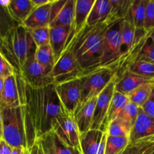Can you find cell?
Returning <instances> with one entry per match:
<instances>
[{"mask_svg":"<svg viewBox=\"0 0 154 154\" xmlns=\"http://www.w3.org/2000/svg\"><path fill=\"white\" fill-rule=\"evenodd\" d=\"M26 106L38 139L52 131L56 118L66 114L54 84L44 87L26 84Z\"/></svg>","mask_w":154,"mask_h":154,"instance_id":"obj_1","label":"cell"},{"mask_svg":"<svg viewBox=\"0 0 154 154\" xmlns=\"http://www.w3.org/2000/svg\"><path fill=\"white\" fill-rule=\"evenodd\" d=\"M111 24L104 22L87 25L74 36L66 48V50H69L75 56L85 75L101 68L104 37Z\"/></svg>","mask_w":154,"mask_h":154,"instance_id":"obj_2","label":"cell"},{"mask_svg":"<svg viewBox=\"0 0 154 154\" xmlns=\"http://www.w3.org/2000/svg\"><path fill=\"white\" fill-rule=\"evenodd\" d=\"M0 106L2 116V138L13 148L31 149L38 140V137L26 105L11 108L0 103Z\"/></svg>","mask_w":154,"mask_h":154,"instance_id":"obj_3","label":"cell"},{"mask_svg":"<svg viewBox=\"0 0 154 154\" xmlns=\"http://www.w3.org/2000/svg\"><path fill=\"white\" fill-rule=\"evenodd\" d=\"M32 41L29 31L23 25L14 29L3 40L2 54L19 72L25 63Z\"/></svg>","mask_w":154,"mask_h":154,"instance_id":"obj_4","label":"cell"},{"mask_svg":"<svg viewBox=\"0 0 154 154\" xmlns=\"http://www.w3.org/2000/svg\"><path fill=\"white\" fill-rule=\"evenodd\" d=\"M121 20L113 23L108 27L102 44L101 67L118 71L123 63L122 51Z\"/></svg>","mask_w":154,"mask_h":154,"instance_id":"obj_5","label":"cell"},{"mask_svg":"<svg viewBox=\"0 0 154 154\" xmlns=\"http://www.w3.org/2000/svg\"><path fill=\"white\" fill-rule=\"evenodd\" d=\"M117 71L101 67L81 78V96L80 105L97 97L108 84L117 76Z\"/></svg>","mask_w":154,"mask_h":154,"instance_id":"obj_6","label":"cell"},{"mask_svg":"<svg viewBox=\"0 0 154 154\" xmlns=\"http://www.w3.org/2000/svg\"><path fill=\"white\" fill-rule=\"evenodd\" d=\"M36 49L37 46L32 41L25 63L20 70L23 78L28 85L32 87H44L54 84L51 74L36 60Z\"/></svg>","mask_w":154,"mask_h":154,"instance_id":"obj_7","label":"cell"},{"mask_svg":"<svg viewBox=\"0 0 154 154\" xmlns=\"http://www.w3.org/2000/svg\"><path fill=\"white\" fill-rule=\"evenodd\" d=\"M84 75L85 73L69 50H66L63 52L60 58L56 62L51 72L54 85L80 79Z\"/></svg>","mask_w":154,"mask_h":154,"instance_id":"obj_8","label":"cell"},{"mask_svg":"<svg viewBox=\"0 0 154 154\" xmlns=\"http://www.w3.org/2000/svg\"><path fill=\"white\" fill-rule=\"evenodd\" d=\"M26 84L25 80L19 71L5 78L0 103L11 108L25 105Z\"/></svg>","mask_w":154,"mask_h":154,"instance_id":"obj_9","label":"cell"},{"mask_svg":"<svg viewBox=\"0 0 154 154\" xmlns=\"http://www.w3.org/2000/svg\"><path fill=\"white\" fill-rule=\"evenodd\" d=\"M52 131L68 147L81 151V134L72 116L64 114L56 118L53 123Z\"/></svg>","mask_w":154,"mask_h":154,"instance_id":"obj_10","label":"cell"},{"mask_svg":"<svg viewBox=\"0 0 154 154\" xmlns=\"http://www.w3.org/2000/svg\"><path fill=\"white\" fill-rule=\"evenodd\" d=\"M55 87L59 99L66 113L73 117L81 102V78L57 84L55 85Z\"/></svg>","mask_w":154,"mask_h":154,"instance_id":"obj_11","label":"cell"},{"mask_svg":"<svg viewBox=\"0 0 154 154\" xmlns=\"http://www.w3.org/2000/svg\"><path fill=\"white\" fill-rule=\"evenodd\" d=\"M117 77V75L104 89L103 91L97 96L91 129H97L106 132L105 122L111 101L115 92Z\"/></svg>","mask_w":154,"mask_h":154,"instance_id":"obj_12","label":"cell"},{"mask_svg":"<svg viewBox=\"0 0 154 154\" xmlns=\"http://www.w3.org/2000/svg\"><path fill=\"white\" fill-rule=\"evenodd\" d=\"M75 0H53L49 27L71 28L75 17Z\"/></svg>","mask_w":154,"mask_h":154,"instance_id":"obj_13","label":"cell"},{"mask_svg":"<svg viewBox=\"0 0 154 154\" xmlns=\"http://www.w3.org/2000/svg\"><path fill=\"white\" fill-rule=\"evenodd\" d=\"M95 1L96 0H75V17H74L73 23L71 27L67 46L72 42L74 36L81 32L87 26V18Z\"/></svg>","mask_w":154,"mask_h":154,"instance_id":"obj_14","label":"cell"},{"mask_svg":"<svg viewBox=\"0 0 154 154\" xmlns=\"http://www.w3.org/2000/svg\"><path fill=\"white\" fill-rule=\"evenodd\" d=\"M152 82H154L153 80L135 75L127 71H121L117 72L115 91L128 96L141 86Z\"/></svg>","mask_w":154,"mask_h":154,"instance_id":"obj_15","label":"cell"},{"mask_svg":"<svg viewBox=\"0 0 154 154\" xmlns=\"http://www.w3.org/2000/svg\"><path fill=\"white\" fill-rule=\"evenodd\" d=\"M96 100L97 97H93L85 103L79 105L74 114V120L81 135L91 129Z\"/></svg>","mask_w":154,"mask_h":154,"instance_id":"obj_16","label":"cell"},{"mask_svg":"<svg viewBox=\"0 0 154 154\" xmlns=\"http://www.w3.org/2000/svg\"><path fill=\"white\" fill-rule=\"evenodd\" d=\"M154 136V117L140 109L139 114L131 131L129 141L135 142L138 140Z\"/></svg>","mask_w":154,"mask_h":154,"instance_id":"obj_17","label":"cell"},{"mask_svg":"<svg viewBox=\"0 0 154 154\" xmlns=\"http://www.w3.org/2000/svg\"><path fill=\"white\" fill-rule=\"evenodd\" d=\"M71 28L55 26L50 28V45L54 52L56 62L60 58L66 50Z\"/></svg>","mask_w":154,"mask_h":154,"instance_id":"obj_18","label":"cell"},{"mask_svg":"<svg viewBox=\"0 0 154 154\" xmlns=\"http://www.w3.org/2000/svg\"><path fill=\"white\" fill-rule=\"evenodd\" d=\"M52 2L53 0L49 4L35 8L28 18L24 21L23 26L28 30L35 29L42 27H49Z\"/></svg>","mask_w":154,"mask_h":154,"instance_id":"obj_19","label":"cell"},{"mask_svg":"<svg viewBox=\"0 0 154 154\" xmlns=\"http://www.w3.org/2000/svg\"><path fill=\"white\" fill-rule=\"evenodd\" d=\"M131 61H144L154 64V43L147 36L135 47L123 66Z\"/></svg>","mask_w":154,"mask_h":154,"instance_id":"obj_20","label":"cell"},{"mask_svg":"<svg viewBox=\"0 0 154 154\" xmlns=\"http://www.w3.org/2000/svg\"><path fill=\"white\" fill-rule=\"evenodd\" d=\"M35 8L32 0H11L8 6L11 16L20 25H23Z\"/></svg>","mask_w":154,"mask_h":154,"instance_id":"obj_21","label":"cell"},{"mask_svg":"<svg viewBox=\"0 0 154 154\" xmlns=\"http://www.w3.org/2000/svg\"><path fill=\"white\" fill-rule=\"evenodd\" d=\"M105 132L90 129L80 136L81 154H98L99 145Z\"/></svg>","mask_w":154,"mask_h":154,"instance_id":"obj_22","label":"cell"},{"mask_svg":"<svg viewBox=\"0 0 154 154\" xmlns=\"http://www.w3.org/2000/svg\"><path fill=\"white\" fill-rule=\"evenodd\" d=\"M39 139L48 154H74L75 150L68 147L54 132H48Z\"/></svg>","mask_w":154,"mask_h":154,"instance_id":"obj_23","label":"cell"},{"mask_svg":"<svg viewBox=\"0 0 154 154\" xmlns=\"http://www.w3.org/2000/svg\"><path fill=\"white\" fill-rule=\"evenodd\" d=\"M148 0H132L124 20L130 23L136 29H144L146 8Z\"/></svg>","mask_w":154,"mask_h":154,"instance_id":"obj_24","label":"cell"},{"mask_svg":"<svg viewBox=\"0 0 154 154\" xmlns=\"http://www.w3.org/2000/svg\"><path fill=\"white\" fill-rule=\"evenodd\" d=\"M111 9V0H96L87 20V26L106 22Z\"/></svg>","mask_w":154,"mask_h":154,"instance_id":"obj_25","label":"cell"},{"mask_svg":"<svg viewBox=\"0 0 154 154\" xmlns=\"http://www.w3.org/2000/svg\"><path fill=\"white\" fill-rule=\"evenodd\" d=\"M121 41L122 51L123 54V65L126 59L129 57L135 47L136 46L135 28L126 20H122L121 22Z\"/></svg>","mask_w":154,"mask_h":154,"instance_id":"obj_26","label":"cell"},{"mask_svg":"<svg viewBox=\"0 0 154 154\" xmlns=\"http://www.w3.org/2000/svg\"><path fill=\"white\" fill-rule=\"evenodd\" d=\"M127 71L135 75L154 81V64L144 61H131L125 64L119 72Z\"/></svg>","mask_w":154,"mask_h":154,"instance_id":"obj_27","label":"cell"},{"mask_svg":"<svg viewBox=\"0 0 154 154\" xmlns=\"http://www.w3.org/2000/svg\"><path fill=\"white\" fill-rule=\"evenodd\" d=\"M132 2V0H111V9L106 23H113L124 20Z\"/></svg>","mask_w":154,"mask_h":154,"instance_id":"obj_28","label":"cell"},{"mask_svg":"<svg viewBox=\"0 0 154 154\" xmlns=\"http://www.w3.org/2000/svg\"><path fill=\"white\" fill-rule=\"evenodd\" d=\"M129 102V99L128 96L119 93L117 91L114 92L112 99L111 101L109 108H108V114H107L106 122H105L106 129L108 127V125L117 117V114H119V112Z\"/></svg>","mask_w":154,"mask_h":154,"instance_id":"obj_29","label":"cell"},{"mask_svg":"<svg viewBox=\"0 0 154 154\" xmlns=\"http://www.w3.org/2000/svg\"><path fill=\"white\" fill-rule=\"evenodd\" d=\"M35 59L38 63L42 65L45 70L51 75L53 68L56 63L54 52L51 45H46L37 47L35 52Z\"/></svg>","mask_w":154,"mask_h":154,"instance_id":"obj_30","label":"cell"},{"mask_svg":"<svg viewBox=\"0 0 154 154\" xmlns=\"http://www.w3.org/2000/svg\"><path fill=\"white\" fill-rule=\"evenodd\" d=\"M132 126L123 119L117 117L113 120L107 127L108 135L117 137H130Z\"/></svg>","mask_w":154,"mask_h":154,"instance_id":"obj_31","label":"cell"},{"mask_svg":"<svg viewBox=\"0 0 154 154\" xmlns=\"http://www.w3.org/2000/svg\"><path fill=\"white\" fill-rule=\"evenodd\" d=\"M19 25L11 16L7 6L0 4V38L2 42L5 38Z\"/></svg>","mask_w":154,"mask_h":154,"instance_id":"obj_32","label":"cell"},{"mask_svg":"<svg viewBox=\"0 0 154 154\" xmlns=\"http://www.w3.org/2000/svg\"><path fill=\"white\" fill-rule=\"evenodd\" d=\"M154 147V136L130 142L120 154H146Z\"/></svg>","mask_w":154,"mask_h":154,"instance_id":"obj_33","label":"cell"},{"mask_svg":"<svg viewBox=\"0 0 154 154\" xmlns=\"http://www.w3.org/2000/svg\"><path fill=\"white\" fill-rule=\"evenodd\" d=\"M130 143L129 138L108 135L105 154H120Z\"/></svg>","mask_w":154,"mask_h":154,"instance_id":"obj_34","label":"cell"},{"mask_svg":"<svg viewBox=\"0 0 154 154\" xmlns=\"http://www.w3.org/2000/svg\"><path fill=\"white\" fill-rule=\"evenodd\" d=\"M153 85L154 82L147 83L137 88L128 95L129 101L141 108L148 99Z\"/></svg>","mask_w":154,"mask_h":154,"instance_id":"obj_35","label":"cell"},{"mask_svg":"<svg viewBox=\"0 0 154 154\" xmlns=\"http://www.w3.org/2000/svg\"><path fill=\"white\" fill-rule=\"evenodd\" d=\"M140 109H141L140 107L129 101L119 112L117 117L123 119L133 126L134 123H135V120L138 117V114H139Z\"/></svg>","mask_w":154,"mask_h":154,"instance_id":"obj_36","label":"cell"},{"mask_svg":"<svg viewBox=\"0 0 154 154\" xmlns=\"http://www.w3.org/2000/svg\"><path fill=\"white\" fill-rule=\"evenodd\" d=\"M29 31L37 47L50 44V27H42Z\"/></svg>","mask_w":154,"mask_h":154,"instance_id":"obj_37","label":"cell"},{"mask_svg":"<svg viewBox=\"0 0 154 154\" xmlns=\"http://www.w3.org/2000/svg\"><path fill=\"white\" fill-rule=\"evenodd\" d=\"M144 28L147 33L154 29V0H148L147 2Z\"/></svg>","mask_w":154,"mask_h":154,"instance_id":"obj_38","label":"cell"},{"mask_svg":"<svg viewBox=\"0 0 154 154\" xmlns=\"http://www.w3.org/2000/svg\"><path fill=\"white\" fill-rule=\"evenodd\" d=\"M17 71V70L12 66L11 63L0 52V78L5 79L8 77L14 75Z\"/></svg>","mask_w":154,"mask_h":154,"instance_id":"obj_39","label":"cell"},{"mask_svg":"<svg viewBox=\"0 0 154 154\" xmlns=\"http://www.w3.org/2000/svg\"><path fill=\"white\" fill-rule=\"evenodd\" d=\"M141 109L149 116L154 117V85L148 99L141 107Z\"/></svg>","mask_w":154,"mask_h":154,"instance_id":"obj_40","label":"cell"},{"mask_svg":"<svg viewBox=\"0 0 154 154\" xmlns=\"http://www.w3.org/2000/svg\"><path fill=\"white\" fill-rule=\"evenodd\" d=\"M32 154H48L40 139H38L31 149Z\"/></svg>","mask_w":154,"mask_h":154,"instance_id":"obj_41","label":"cell"},{"mask_svg":"<svg viewBox=\"0 0 154 154\" xmlns=\"http://www.w3.org/2000/svg\"><path fill=\"white\" fill-rule=\"evenodd\" d=\"M13 147L2 138L0 139V154H11Z\"/></svg>","mask_w":154,"mask_h":154,"instance_id":"obj_42","label":"cell"},{"mask_svg":"<svg viewBox=\"0 0 154 154\" xmlns=\"http://www.w3.org/2000/svg\"><path fill=\"white\" fill-rule=\"evenodd\" d=\"M32 1L33 5H35V7H41V6H43L45 5L49 4L52 2V0H32Z\"/></svg>","mask_w":154,"mask_h":154,"instance_id":"obj_43","label":"cell"},{"mask_svg":"<svg viewBox=\"0 0 154 154\" xmlns=\"http://www.w3.org/2000/svg\"><path fill=\"white\" fill-rule=\"evenodd\" d=\"M24 150L25 149H23V147H14L12 150L11 154H23Z\"/></svg>","mask_w":154,"mask_h":154,"instance_id":"obj_44","label":"cell"},{"mask_svg":"<svg viewBox=\"0 0 154 154\" xmlns=\"http://www.w3.org/2000/svg\"><path fill=\"white\" fill-rule=\"evenodd\" d=\"M4 84H5V78H0V102H1L2 96V92H3V89H4Z\"/></svg>","mask_w":154,"mask_h":154,"instance_id":"obj_45","label":"cell"},{"mask_svg":"<svg viewBox=\"0 0 154 154\" xmlns=\"http://www.w3.org/2000/svg\"><path fill=\"white\" fill-rule=\"evenodd\" d=\"M147 36L154 43V29H153V30H151V31H150V32L147 33Z\"/></svg>","mask_w":154,"mask_h":154,"instance_id":"obj_46","label":"cell"},{"mask_svg":"<svg viewBox=\"0 0 154 154\" xmlns=\"http://www.w3.org/2000/svg\"><path fill=\"white\" fill-rule=\"evenodd\" d=\"M2 109L0 106V135L2 138Z\"/></svg>","mask_w":154,"mask_h":154,"instance_id":"obj_47","label":"cell"},{"mask_svg":"<svg viewBox=\"0 0 154 154\" xmlns=\"http://www.w3.org/2000/svg\"><path fill=\"white\" fill-rule=\"evenodd\" d=\"M2 49H3V42L1 38H0V52L2 53Z\"/></svg>","mask_w":154,"mask_h":154,"instance_id":"obj_48","label":"cell"},{"mask_svg":"<svg viewBox=\"0 0 154 154\" xmlns=\"http://www.w3.org/2000/svg\"><path fill=\"white\" fill-rule=\"evenodd\" d=\"M146 154H154V147H153V148L150 149V150H149V151L147 152V153Z\"/></svg>","mask_w":154,"mask_h":154,"instance_id":"obj_49","label":"cell"},{"mask_svg":"<svg viewBox=\"0 0 154 154\" xmlns=\"http://www.w3.org/2000/svg\"><path fill=\"white\" fill-rule=\"evenodd\" d=\"M23 154H32L31 153V150H24V153Z\"/></svg>","mask_w":154,"mask_h":154,"instance_id":"obj_50","label":"cell"},{"mask_svg":"<svg viewBox=\"0 0 154 154\" xmlns=\"http://www.w3.org/2000/svg\"><path fill=\"white\" fill-rule=\"evenodd\" d=\"M74 154H81V153H80L78 150H75V153H74Z\"/></svg>","mask_w":154,"mask_h":154,"instance_id":"obj_51","label":"cell"},{"mask_svg":"<svg viewBox=\"0 0 154 154\" xmlns=\"http://www.w3.org/2000/svg\"><path fill=\"white\" fill-rule=\"evenodd\" d=\"M0 139H1V135H0Z\"/></svg>","mask_w":154,"mask_h":154,"instance_id":"obj_52","label":"cell"}]
</instances>
